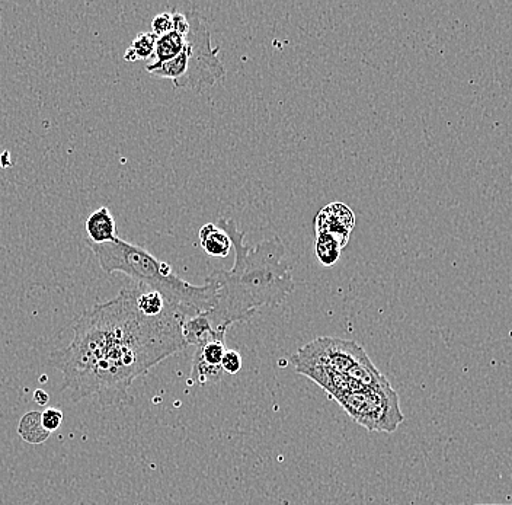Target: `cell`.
Segmentation results:
<instances>
[{"label": "cell", "instance_id": "cell-17", "mask_svg": "<svg viewBox=\"0 0 512 505\" xmlns=\"http://www.w3.org/2000/svg\"><path fill=\"white\" fill-rule=\"evenodd\" d=\"M242 364V356H240L238 351L227 350L226 353H224L222 369L227 375H236V373H239L240 369H242Z\"/></svg>", "mask_w": 512, "mask_h": 505}, {"label": "cell", "instance_id": "cell-19", "mask_svg": "<svg viewBox=\"0 0 512 505\" xmlns=\"http://www.w3.org/2000/svg\"><path fill=\"white\" fill-rule=\"evenodd\" d=\"M172 21H174L175 33L181 35L188 34V31H190V22H188L187 15L182 14V12L175 11L174 14H172Z\"/></svg>", "mask_w": 512, "mask_h": 505}, {"label": "cell", "instance_id": "cell-11", "mask_svg": "<svg viewBox=\"0 0 512 505\" xmlns=\"http://www.w3.org/2000/svg\"><path fill=\"white\" fill-rule=\"evenodd\" d=\"M200 242L206 254L214 258L227 257L233 248L229 235L214 223H207L200 229Z\"/></svg>", "mask_w": 512, "mask_h": 505}, {"label": "cell", "instance_id": "cell-3", "mask_svg": "<svg viewBox=\"0 0 512 505\" xmlns=\"http://www.w3.org/2000/svg\"><path fill=\"white\" fill-rule=\"evenodd\" d=\"M85 244L94 252L105 273L126 274L134 283L162 294L169 305L181 310L187 318L216 305L217 284L213 280L207 277L203 286L187 283L176 276L172 265L159 261L142 246L120 238L108 244H94L86 239Z\"/></svg>", "mask_w": 512, "mask_h": 505}, {"label": "cell", "instance_id": "cell-1", "mask_svg": "<svg viewBox=\"0 0 512 505\" xmlns=\"http://www.w3.org/2000/svg\"><path fill=\"white\" fill-rule=\"evenodd\" d=\"M137 292L139 284H131L86 310L73 324L72 343L48 357L63 373L60 391L73 402L92 399L102 408L121 407L134 380L188 347L182 337L187 316L178 309L143 315Z\"/></svg>", "mask_w": 512, "mask_h": 505}, {"label": "cell", "instance_id": "cell-2", "mask_svg": "<svg viewBox=\"0 0 512 505\" xmlns=\"http://www.w3.org/2000/svg\"><path fill=\"white\" fill-rule=\"evenodd\" d=\"M219 226L229 235L236 258L232 270H217L208 276L217 284V297L207 315L214 328L227 331L230 325L251 321L259 309L286 302L296 284L280 236L249 248L246 233L239 230L235 220L222 217Z\"/></svg>", "mask_w": 512, "mask_h": 505}, {"label": "cell", "instance_id": "cell-14", "mask_svg": "<svg viewBox=\"0 0 512 505\" xmlns=\"http://www.w3.org/2000/svg\"><path fill=\"white\" fill-rule=\"evenodd\" d=\"M341 251V245L334 236L328 235V233H316V258L323 267H334L341 257Z\"/></svg>", "mask_w": 512, "mask_h": 505}, {"label": "cell", "instance_id": "cell-21", "mask_svg": "<svg viewBox=\"0 0 512 505\" xmlns=\"http://www.w3.org/2000/svg\"><path fill=\"white\" fill-rule=\"evenodd\" d=\"M473 505H505V504H473ZM508 505H512V504H508Z\"/></svg>", "mask_w": 512, "mask_h": 505}, {"label": "cell", "instance_id": "cell-12", "mask_svg": "<svg viewBox=\"0 0 512 505\" xmlns=\"http://www.w3.org/2000/svg\"><path fill=\"white\" fill-rule=\"evenodd\" d=\"M18 434L27 443L41 444L47 441L51 433L44 428L43 421H41V412L32 411L22 417Z\"/></svg>", "mask_w": 512, "mask_h": 505}, {"label": "cell", "instance_id": "cell-8", "mask_svg": "<svg viewBox=\"0 0 512 505\" xmlns=\"http://www.w3.org/2000/svg\"><path fill=\"white\" fill-rule=\"evenodd\" d=\"M315 228L316 233L334 236L344 249L350 242L352 230L355 228V214L347 204L336 201L320 210L315 219Z\"/></svg>", "mask_w": 512, "mask_h": 505}, {"label": "cell", "instance_id": "cell-15", "mask_svg": "<svg viewBox=\"0 0 512 505\" xmlns=\"http://www.w3.org/2000/svg\"><path fill=\"white\" fill-rule=\"evenodd\" d=\"M156 41H158V37L155 34H137L126 54H124V60L126 62H137V60L150 59V57L155 56Z\"/></svg>", "mask_w": 512, "mask_h": 505}, {"label": "cell", "instance_id": "cell-6", "mask_svg": "<svg viewBox=\"0 0 512 505\" xmlns=\"http://www.w3.org/2000/svg\"><path fill=\"white\" fill-rule=\"evenodd\" d=\"M368 361H371L370 357L360 344L328 337L316 338L291 357V363L300 375L309 370H325L350 377L355 369Z\"/></svg>", "mask_w": 512, "mask_h": 505}, {"label": "cell", "instance_id": "cell-20", "mask_svg": "<svg viewBox=\"0 0 512 505\" xmlns=\"http://www.w3.org/2000/svg\"><path fill=\"white\" fill-rule=\"evenodd\" d=\"M34 401L37 402L38 405H41V407H46L48 402L47 393L44 392L43 389H38V391L34 393Z\"/></svg>", "mask_w": 512, "mask_h": 505}, {"label": "cell", "instance_id": "cell-16", "mask_svg": "<svg viewBox=\"0 0 512 505\" xmlns=\"http://www.w3.org/2000/svg\"><path fill=\"white\" fill-rule=\"evenodd\" d=\"M174 31V21H172V14L169 12H163L158 15L152 21V31L150 33L155 34L156 37H162Z\"/></svg>", "mask_w": 512, "mask_h": 505}, {"label": "cell", "instance_id": "cell-4", "mask_svg": "<svg viewBox=\"0 0 512 505\" xmlns=\"http://www.w3.org/2000/svg\"><path fill=\"white\" fill-rule=\"evenodd\" d=\"M190 31L185 35V47L179 56L166 63L147 65V73L160 79H169L175 88L206 91L226 76L220 62L219 47L211 44L206 19L198 12L187 14Z\"/></svg>", "mask_w": 512, "mask_h": 505}, {"label": "cell", "instance_id": "cell-13", "mask_svg": "<svg viewBox=\"0 0 512 505\" xmlns=\"http://www.w3.org/2000/svg\"><path fill=\"white\" fill-rule=\"evenodd\" d=\"M185 47V35H181L175 33V31H171V33L162 35V37H158V41H156V49H155V62L153 63H166L174 60L176 56L181 54V51L184 50Z\"/></svg>", "mask_w": 512, "mask_h": 505}, {"label": "cell", "instance_id": "cell-7", "mask_svg": "<svg viewBox=\"0 0 512 505\" xmlns=\"http://www.w3.org/2000/svg\"><path fill=\"white\" fill-rule=\"evenodd\" d=\"M226 351V338H213L198 345L192 360V379L201 386L222 380V361Z\"/></svg>", "mask_w": 512, "mask_h": 505}, {"label": "cell", "instance_id": "cell-9", "mask_svg": "<svg viewBox=\"0 0 512 505\" xmlns=\"http://www.w3.org/2000/svg\"><path fill=\"white\" fill-rule=\"evenodd\" d=\"M226 329H216L211 324L207 312L198 313V315L187 318L182 324V337L187 345H198L207 343L213 338H226Z\"/></svg>", "mask_w": 512, "mask_h": 505}, {"label": "cell", "instance_id": "cell-18", "mask_svg": "<svg viewBox=\"0 0 512 505\" xmlns=\"http://www.w3.org/2000/svg\"><path fill=\"white\" fill-rule=\"evenodd\" d=\"M41 421H43L44 428L53 433V431L59 430L63 423V412L57 408H47L46 411L41 412Z\"/></svg>", "mask_w": 512, "mask_h": 505}, {"label": "cell", "instance_id": "cell-10", "mask_svg": "<svg viewBox=\"0 0 512 505\" xmlns=\"http://www.w3.org/2000/svg\"><path fill=\"white\" fill-rule=\"evenodd\" d=\"M86 232L89 241L94 244H108L118 239L117 223L108 207H101L86 220Z\"/></svg>", "mask_w": 512, "mask_h": 505}, {"label": "cell", "instance_id": "cell-5", "mask_svg": "<svg viewBox=\"0 0 512 505\" xmlns=\"http://www.w3.org/2000/svg\"><path fill=\"white\" fill-rule=\"evenodd\" d=\"M348 415L370 433H395L403 423L399 395L389 382L345 392L335 398Z\"/></svg>", "mask_w": 512, "mask_h": 505}]
</instances>
